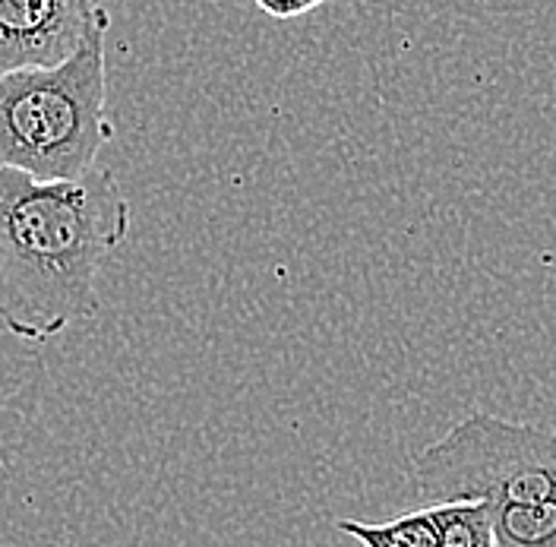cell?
I'll return each mask as SVG.
<instances>
[{"label":"cell","instance_id":"obj_8","mask_svg":"<svg viewBox=\"0 0 556 547\" xmlns=\"http://www.w3.org/2000/svg\"><path fill=\"white\" fill-rule=\"evenodd\" d=\"M253 3L276 20H294V16H304V13L316 10L326 0H253Z\"/></svg>","mask_w":556,"mask_h":547},{"label":"cell","instance_id":"obj_7","mask_svg":"<svg viewBox=\"0 0 556 547\" xmlns=\"http://www.w3.org/2000/svg\"><path fill=\"white\" fill-rule=\"evenodd\" d=\"M440 547H496L493 538V513L481 500H455V504H430Z\"/></svg>","mask_w":556,"mask_h":547},{"label":"cell","instance_id":"obj_5","mask_svg":"<svg viewBox=\"0 0 556 547\" xmlns=\"http://www.w3.org/2000/svg\"><path fill=\"white\" fill-rule=\"evenodd\" d=\"M336 529L364 547H440V532H437V519L430 507L399 515L392 522L339 519Z\"/></svg>","mask_w":556,"mask_h":547},{"label":"cell","instance_id":"obj_3","mask_svg":"<svg viewBox=\"0 0 556 547\" xmlns=\"http://www.w3.org/2000/svg\"><path fill=\"white\" fill-rule=\"evenodd\" d=\"M412 475L427 504L481 500L490 510L551 504L556 431L475 411L417 452Z\"/></svg>","mask_w":556,"mask_h":547},{"label":"cell","instance_id":"obj_2","mask_svg":"<svg viewBox=\"0 0 556 547\" xmlns=\"http://www.w3.org/2000/svg\"><path fill=\"white\" fill-rule=\"evenodd\" d=\"M108 117L104 33L58 67L0 73V165L38 181H73L99 165Z\"/></svg>","mask_w":556,"mask_h":547},{"label":"cell","instance_id":"obj_6","mask_svg":"<svg viewBox=\"0 0 556 547\" xmlns=\"http://www.w3.org/2000/svg\"><path fill=\"white\" fill-rule=\"evenodd\" d=\"M490 513L496 547H556V500L538 507H500Z\"/></svg>","mask_w":556,"mask_h":547},{"label":"cell","instance_id":"obj_1","mask_svg":"<svg viewBox=\"0 0 556 547\" xmlns=\"http://www.w3.org/2000/svg\"><path fill=\"white\" fill-rule=\"evenodd\" d=\"M134 209L114 169L38 181L0 165V323L51 343L99 313V273L130 235Z\"/></svg>","mask_w":556,"mask_h":547},{"label":"cell","instance_id":"obj_4","mask_svg":"<svg viewBox=\"0 0 556 547\" xmlns=\"http://www.w3.org/2000/svg\"><path fill=\"white\" fill-rule=\"evenodd\" d=\"M108 26V0H0V73L58 67Z\"/></svg>","mask_w":556,"mask_h":547}]
</instances>
